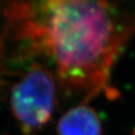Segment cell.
Instances as JSON below:
<instances>
[{
	"label": "cell",
	"mask_w": 135,
	"mask_h": 135,
	"mask_svg": "<svg viewBox=\"0 0 135 135\" xmlns=\"http://www.w3.org/2000/svg\"><path fill=\"white\" fill-rule=\"evenodd\" d=\"M102 120L94 108L82 102L63 114L57 122V135H102Z\"/></svg>",
	"instance_id": "obj_3"
},
{
	"label": "cell",
	"mask_w": 135,
	"mask_h": 135,
	"mask_svg": "<svg viewBox=\"0 0 135 135\" xmlns=\"http://www.w3.org/2000/svg\"><path fill=\"white\" fill-rule=\"evenodd\" d=\"M10 109L20 130L36 135L49 123L56 106V81L52 72L33 64L11 88Z\"/></svg>",
	"instance_id": "obj_2"
},
{
	"label": "cell",
	"mask_w": 135,
	"mask_h": 135,
	"mask_svg": "<svg viewBox=\"0 0 135 135\" xmlns=\"http://www.w3.org/2000/svg\"><path fill=\"white\" fill-rule=\"evenodd\" d=\"M15 38L51 57L60 85L88 102L111 95V71L135 32V0H16L6 10Z\"/></svg>",
	"instance_id": "obj_1"
}]
</instances>
